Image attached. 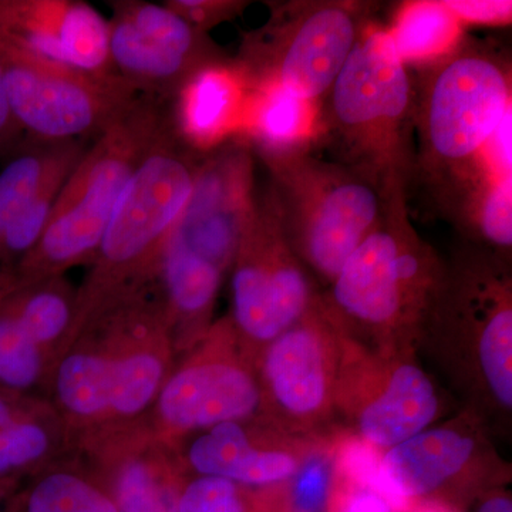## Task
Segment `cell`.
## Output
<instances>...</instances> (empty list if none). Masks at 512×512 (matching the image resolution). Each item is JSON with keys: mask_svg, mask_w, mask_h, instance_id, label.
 Segmentation results:
<instances>
[{"mask_svg": "<svg viewBox=\"0 0 512 512\" xmlns=\"http://www.w3.org/2000/svg\"><path fill=\"white\" fill-rule=\"evenodd\" d=\"M414 165L434 210L471 244L512 248V76L493 43L461 40L413 76Z\"/></svg>", "mask_w": 512, "mask_h": 512, "instance_id": "1", "label": "cell"}, {"mask_svg": "<svg viewBox=\"0 0 512 512\" xmlns=\"http://www.w3.org/2000/svg\"><path fill=\"white\" fill-rule=\"evenodd\" d=\"M173 328L160 285L77 322L53 367V394L74 423L131 419L156 402L170 370Z\"/></svg>", "mask_w": 512, "mask_h": 512, "instance_id": "2", "label": "cell"}, {"mask_svg": "<svg viewBox=\"0 0 512 512\" xmlns=\"http://www.w3.org/2000/svg\"><path fill=\"white\" fill-rule=\"evenodd\" d=\"M446 261L414 228L409 195L390 192L380 224L349 256L322 306L340 335L376 352L416 353Z\"/></svg>", "mask_w": 512, "mask_h": 512, "instance_id": "3", "label": "cell"}, {"mask_svg": "<svg viewBox=\"0 0 512 512\" xmlns=\"http://www.w3.org/2000/svg\"><path fill=\"white\" fill-rule=\"evenodd\" d=\"M510 259L467 242L446 261L420 343L483 423L510 419L512 410Z\"/></svg>", "mask_w": 512, "mask_h": 512, "instance_id": "4", "label": "cell"}, {"mask_svg": "<svg viewBox=\"0 0 512 512\" xmlns=\"http://www.w3.org/2000/svg\"><path fill=\"white\" fill-rule=\"evenodd\" d=\"M413 74L389 30L372 23L318 101L315 147L386 194H409L414 165Z\"/></svg>", "mask_w": 512, "mask_h": 512, "instance_id": "5", "label": "cell"}, {"mask_svg": "<svg viewBox=\"0 0 512 512\" xmlns=\"http://www.w3.org/2000/svg\"><path fill=\"white\" fill-rule=\"evenodd\" d=\"M204 156L181 137L171 116L121 191L92 271L77 291L76 323L158 285L165 245Z\"/></svg>", "mask_w": 512, "mask_h": 512, "instance_id": "6", "label": "cell"}, {"mask_svg": "<svg viewBox=\"0 0 512 512\" xmlns=\"http://www.w3.org/2000/svg\"><path fill=\"white\" fill-rule=\"evenodd\" d=\"M170 117L168 104L138 96L94 138L60 190L42 237L6 269L15 281L62 275L70 266L92 262L121 191Z\"/></svg>", "mask_w": 512, "mask_h": 512, "instance_id": "7", "label": "cell"}, {"mask_svg": "<svg viewBox=\"0 0 512 512\" xmlns=\"http://www.w3.org/2000/svg\"><path fill=\"white\" fill-rule=\"evenodd\" d=\"M261 161L286 241L323 292L380 224L389 194L315 150Z\"/></svg>", "mask_w": 512, "mask_h": 512, "instance_id": "8", "label": "cell"}, {"mask_svg": "<svg viewBox=\"0 0 512 512\" xmlns=\"http://www.w3.org/2000/svg\"><path fill=\"white\" fill-rule=\"evenodd\" d=\"M266 5L268 20L242 35L232 64L248 92L281 86L313 101L328 93L380 8V3L362 0H286Z\"/></svg>", "mask_w": 512, "mask_h": 512, "instance_id": "9", "label": "cell"}, {"mask_svg": "<svg viewBox=\"0 0 512 512\" xmlns=\"http://www.w3.org/2000/svg\"><path fill=\"white\" fill-rule=\"evenodd\" d=\"M0 72L10 110L29 138L100 136L140 94L117 74H94L30 52L0 30Z\"/></svg>", "mask_w": 512, "mask_h": 512, "instance_id": "10", "label": "cell"}, {"mask_svg": "<svg viewBox=\"0 0 512 512\" xmlns=\"http://www.w3.org/2000/svg\"><path fill=\"white\" fill-rule=\"evenodd\" d=\"M232 272V326L256 363L262 350L312 311L322 291L289 247L269 187L258 194Z\"/></svg>", "mask_w": 512, "mask_h": 512, "instance_id": "11", "label": "cell"}, {"mask_svg": "<svg viewBox=\"0 0 512 512\" xmlns=\"http://www.w3.org/2000/svg\"><path fill=\"white\" fill-rule=\"evenodd\" d=\"M441 397L416 353L376 352L342 336L335 414L349 433L386 451L429 429Z\"/></svg>", "mask_w": 512, "mask_h": 512, "instance_id": "12", "label": "cell"}, {"mask_svg": "<svg viewBox=\"0 0 512 512\" xmlns=\"http://www.w3.org/2000/svg\"><path fill=\"white\" fill-rule=\"evenodd\" d=\"M342 335L320 302L256 359L262 409L276 429L316 436L335 414Z\"/></svg>", "mask_w": 512, "mask_h": 512, "instance_id": "13", "label": "cell"}, {"mask_svg": "<svg viewBox=\"0 0 512 512\" xmlns=\"http://www.w3.org/2000/svg\"><path fill=\"white\" fill-rule=\"evenodd\" d=\"M114 72L140 96L171 104L202 70L231 62L208 33L144 0L110 2Z\"/></svg>", "mask_w": 512, "mask_h": 512, "instance_id": "14", "label": "cell"}, {"mask_svg": "<svg viewBox=\"0 0 512 512\" xmlns=\"http://www.w3.org/2000/svg\"><path fill=\"white\" fill-rule=\"evenodd\" d=\"M191 356L158 393L157 416L171 433H200L262 410L255 363L239 345L229 318L211 325Z\"/></svg>", "mask_w": 512, "mask_h": 512, "instance_id": "15", "label": "cell"}, {"mask_svg": "<svg viewBox=\"0 0 512 512\" xmlns=\"http://www.w3.org/2000/svg\"><path fill=\"white\" fill-rule=\"evenodd\" d=\"M255 160L251 144L241 134L207 151L168 247L227 275L258 197Z\"/></svg>", "mask_w": 512, "mask_h": 512, "instance_id": "16", "label": "cell"}, {"mask_svg": "<svg viewBox=\"0 0 512 512\" xmlns=\"http://www.w3.org/2000/svg\"><path fill=\"white\" fill-rule=\"evenodd\" d=\"M483 421L464 412L383 451L382 467L393 487L412 504L451 485L503 466L485 437Z\"/></svg>", "mask_w": 512, "mask_h": 512, "instance_id": "17", "label": "cell"}, {"mask_svg": "<svg viewBox=\"0 0 512 512\" xmlns=\"http://www.w3.org/2000/svg\"><path fill=\"white\" fill-rule=\"evenodd\" d=\"M0 30L30 52L94 74H116L109 20L82 0H0Z\"/></svg>", "mask_w": 512, "mask_h": 512, "instance_id": "18", "label": "cell"}, {"mask_svg": "<svg viewBox=\"0 0 512 512\" xmlns=\"http://www.w3.org/2000/svg\"><path fill=\"white\" fill-rule=\"evenodd\" d=\"M285 437L255 444L245 421H228L200 431L188 444L185 460L200 476L227 478L237 484L272 485L291 480L312 444Z\"/></svg>", "mask_w": 512, "mask_h": 512, "instance_id": "19", "label": "cell"}, {"mask_svg": "<svg viewBox=\"0 0 512 512\" xmlns=\"http://www.w3.org/2000/svg\"><path fill=\"white\" fill-rule=\"evenodd\" d=\"M247 97L232 59L202 70L171 104L174 126L190 146L207 153L238 133Z\"/></svg>", "mask_w": 512, "mask_h": 512, "instance_id": "20", "label": "cell"}, {"mask_svg": "<svg viewBox=\"0 0 512 512\" xmlns=\"http://www.w3.org/2000/svg\"><path fill=\"white\" fill-rule=\"evenodd\" d=\"M318 101L303 99L281 86L248 92L237 134L249 141L255 157L315 150Z\"/></svg>", "mask_w": 512, "mask_h": 512, "instance_id": "21", "label": "cell"}, {"mask_svg": "<svg viewBox=\"0 0 512 512\" xmlns=\"http://www.w3.org/2000/svg\"><path fill=\"white\" fill-rule=\"evenodd\" d=\"M0 288L47 360L59 357L76 325L77 291H73L62 275L18 282L5 269L0 271Z\"/></svg>", "mask_w": 512, "mask_h": 512, "instance_id": "22", "label": "cell"}, {"mask_svg": "<svg viewBox=\"0 0 512 512\" xmlns=\"http://www.w3.org/2000/svg\"><path fill=\"white\" fill-rule=\"evenodd\" d=\"M29 141L10 154L8 164L0 171V238L57 168L83 156L87 148L82 140Z\"/></svg>", "mask_w": 512, "mask_h": 512, "instance_id": "23", "label": "cell"}, {"mask_svg": "<svg viewBox=\"0 0 512 512\" xmlns=\"http://www.w3.org/2000/svg\"><path fill=\"white\" fill-rule=\"evenodd\" d=\"M389 30L407 66H426L463 40V23L443 2H412L400 8Z\"/></svg>", "mask_w": 512, "mask_h": 512, "instance_id": "24", "label": "cell"}, {"mask_svg": "<svg viewBox=\"0 0 512 512\" xmlns=\"http://www.w3.org/2000/svg\"><path fill=\"white\" fill-rule=\"evenodd\" d=\"M49 360L19 322L0 288V387L28 396L45 380Z\"/></svg>", "mask_w": 512, "mask_h": 512, "instance_id": "25", "label": "cell"}, {"mask_svg": "<svg viewBox=\"0 0 512 512\" xmlns=\"http://www.w3.org/2000/svg\"><path fill=\"white\" fill-rule=\"evenodd\" d=\"M158 457L138 454L120 464L116 480L119 512H178L173 485L161 473Z\"/></svg>", "mask_w": 512, "mask_h": 512, "instance_id": "26", "label": "cell"}, {"mask_svg": "<svg viewBox=\"0 0 512 512\" xmlns=\"http://www.w3.org/2000/svg\"><path fill=\"white\" fill-rule=\"evenodd\" d=\"M332 446L335 470L340 478L379 494L393 512L409 511V501L393 487L384 474L382 450L349 431L336 436Z\"/></svg>", "mask_w": 512, "mask_h": 512, "instance_id": "27", "label": "cell"}, {"mask_svg": "<svg viewBox=\"0 0 512 512\" xmlns=\"http://www.w3.org/2000/svg\"><path fill=\"white\" fill-rule=\"evenodd\" d=\"M26 512H119L96 485L73 471H52L40 478L28 498Z\"/></svg>", "mask_w": 512, "mask_h": 512, "instance_id": "28", "label": "cell"}, {"mask_svg": "<svg viewBox=\"0 0 512 512\" xmlns=\"http://www.w3.org/2000/svg\"><path fill=\"white\" fill-rule=\"evenodd\" d=\"M55 444L46 413L0 430V483L45 463Z\"/></svg>", "mask_w": 512, "mask_h": 512, "instance_id": "29", "label": "cell"}, {"mask_svg": "<svg viewBox=\"0 0 512 512\" xmlns=\"http://www.w3.org/2000/svg\"><path fill=\"white\" fill-rule=\"evenodd\" d=\"M332 443L313 444L291 478V500L298 512H322L335 481Z\"/></svg>", "mask_w": 512, "mask_h": 512, "instance_id": "30", "label": "cell"}, {"mask_svg": "<svg viewBox=\"0 0 512 512\" xmlns=\"http://www.w3.org/2000/svg\"><path fill=\"white\" fill-rule=\"evenodd\" d=\"M178 512H245V505L234 481L200 476L185 487Z\"/></svg>", "mask_w": 512, "mask_h": 512, "instance_id": "31", "label": "cell"}, {"mask_svg": "<svg viewBox=\"0 0 512 512\" xmlns=\"http://www.w3.org/2000/svg\"><path fill=\"white\" fill-rule=\"evenodd\" d=\"M192 28L208 33L225 22L239 18L251 5L247 0H167L164 2Z\"/></svg>", "mask_w": 512, "mask_h": 512, "instance_id": "32", "label": "cell"}, {"mask_svg": "<svg viewBox=\"0 0 512 512\" xmlns=\"http://www.w3.org/2000/svg\"><path fill=\"white\" fill-rule=\"evenodd\" d=\"M461 23L507 25L511 22V2H443Z\"/></svg>", "mask_w": 512, "mask_h": 512, "instance_id": "33", "label": "cell"}, {"mask_svg": "<svg viewBox=\"0 0 512 512\" xmlns=\"http://www.w3.org/2000/svg\"><path fill=\"white\" fill-rule=\"evenodd\" d=\"M335 477L343 488L338 512H393L390 505L379 494L350 484L338 474H335Z\"/></svg>", "mask_w": 512, "mask_h": 512, "instance_id": "34", "label": "cell"}, {"mask_svg": "<svg viewBox=\"0 0 512 512\" xmlns=\"http://www.w3.org/2000/svg\"><path fill=\"white\" fill-rule=\"evenodd\" d=\"M43 412L36 400L23 394L9 392L0 387V430L32 419Z\"/></svg>", "mask_w": 512, "mask_h": 512, "instance_id": "35", "label": "cell"}, {"mask_svg": "<svg viewBox=\"0 0 512 512\" xmlns=\"http://www.w3.org/2000/svg\"><path fill=\"white\" fill-rule=\"evenodd\" d=\"M25 131L19 126L18 120L10 110L2 72H0V157L10 156L20 146Z\"/></svg>", "mask_w": 512, "mask_h": 512, "instance_id": "36", "label": "cell"}, {"mask_svg": "<svg viewBox=\"0 0 512 512\" xmlns=\"http://www.w3.org/2000/svg\"><path fill=\"white\" fill-rule=\"evenodd\" d=\"M478 512H512L511 500L505 495H494L484 501Z\"/></svg>", "mask_w": 512, "mask_h": 512, "instance_id": "37", "label": "cell"}, {"mask_svg": "<svg viewBox=\"0 0 512 512\" xmlns=\"http://www.w3.org/2000/svg\"><path fill=\"white\" fill-rule=\"evenodd\" d=\"M414 512H451L450 508L441 507L439 504H426Z\"/></svg>", "mask_w": 512, "mask_h": 512, "instance_id": "38", "label": "cell"}]
</instances>
